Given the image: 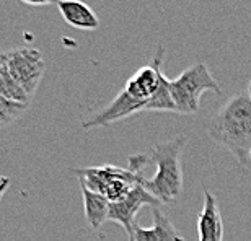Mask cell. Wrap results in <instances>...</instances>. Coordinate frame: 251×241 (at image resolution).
I'll use <instances>...</instances> for the list:
<instances>
[{
    "mask_svg": "<svg viewBox=\"0 0 251 241\" xmlns=\"http://www.w3.org/2000/svg\"><path fill=\"white\" fill-rule=\"evenodd\" d=\"M207 135L237 157L242 167L251 163V99L238 93L228 99L207 124Z\"/></svg>",
    "mask_w": 251,
    "mask_h": 241,
    "instance_id": "cell-1",
    "label": "cell"
},
{
    "mask_svg": "<svg viewBox=\"0 0 251 241\" xmlns=\"http://www.w3.org/2000/svg\"><path fill=\"white\" fill-rule=\"evenodd\" d=\"M150 162L147 153H137L129 157V168H119L114 165L103 167L75 168L80 183L85 184L90 191L104 195L109 202H119L132 191L137 184H144V168Z\"/></svg>",
    "mask_w": 251,
    "mask_h": 241,
    "instance_id": "cell-2",
    "label": "cell"
},
{
    "mask_svg": "<svg viewBox=\"0 0 251 241\" xmlns=\"http://www.w3.org/2000/svg\"><path fill=\"white\" fill-rule=\"evenodd\" d=\"M188 144V137L179 134L176 137L153 145L147 153L150 162L157 165L152 179H145V189L160 204H173L183 193V168L181 155Z\"/></svg>",
    "mask_w": 251,
    "mask_h": 241,
    "instance_id": "cell-3",
    "label": "cell"
},
{
    "mask_svg": "<svg viewBox=\"0 0 251 241\" xmlns=\"http://www.w3.org/2000/svg\"><path fill=\"white\" fill-rule=\"evenodd\" d=\"M172 96L179 114H196L201 106V96L204 92H214L222 95V88L212 77L207 64L194 62L181 75L170 80Z\"/></svg>",
    "mask_w": 251,
    "mask_h": 241,
    "instance_id": "cell-4",
    "label": "cell"
},
{
    "mask_svg": "<svg viewBox=\"0 0 251 241\" xmlns=\"http://www.w3.org/2000/svg\"><path fill=\"white\" fill-rule=\"evenodd\" d=\"M5 64L15 82L29 98H33L46 70V60L43 54L34 48H18L5 52Z\"/></svg>",
    "mask_w": 251,
    "mask_h": 241,
    "instance_id": "cell-5",
    "label": "cell"
},
{
    "mask_svg": "<svg viewBox=\"0 0 251 241\" xmlns=\"http://www.w3.org/2000/svg\"><path fill=\"white\" fill-rule=\"evenodd\" d=\"M165 57V46L158 44L157 49H155V54L152 60L140 67L137 72H135L132 77H130L124 85V92L132 96L134 99H139L144 104L147 103V99L153 96V93L157 92L160 80H162L163 73H162V62Z\"/></svg>",
    "mask_w": 251,
    "mask_h": 241,
    "instance_id": "cell-6",
    "label": "cell"
},
{
    "mask_svg": "<svg viewBox=\"0 0 251 241\" xmlns=\"http://www.w3.org/2000/svg\"><path fill=\"white\" fill-rule=\"evenodd\" d=\"M144 205L160 207L162 204H160L158 200L155 199L147 189H145L144 184H137L123 200H119V202H109L108 220L121 225V227L126 230V233H127L129 240H130V237H132L134 225L137 223L135 222V215L139 214V210L142 209Z\"/></svg>",
    "mask_w": 251,
    "mask_h": 241,
    "instance_id": "cell-7",
    "label": "cell"
},
{
    "mask_svg": "<svg viewBox=\"0 0 251 241\" xmlns=\"http://www.w3.org/2000/svg\"><path fill=\"white\" fill-rule=\"evenodd\" d=\"M142 109H144L142 101L134 99L132 96H129L124 90H121L106 108L98 111L88 120H83L82 129L90 130V129H97V127H104V125H109V124L116 122V120H121V119L132 116L135 113H140Z\"/></svg>",
    "mask_w": 251,
    "mask_h": 241,
    "instance_id": "cell-8",
    "label": "cell"
},
{
    "mask_svg": "<svg viewBox=\"0 0 251 241\" xmlns=\"http://www.w3.org/2000/svg\"><path fill=\"white\" fill-rule=\"evenodd\" d=\"M199 241H222L224 222L217 197L209 189H204V205L198 217Z\"/></svg>",
    "mask_w": 251,
    "mask_h": 241,
    "instance_id": "cell-9",
    "label": "cell"
},
{
    "mask_svg": "<svg viewBox=\"0 0 251 241\" xmlns=\"http://www.w3.org/2000/svg\"><path fill=\"white\" fill-rule=\"evenodd\" d=\"M56 5L64 22L72 28L83 31H93L100 28V18L97 13L82 0H57Z\"/></svg>",
    "mask_w": 251,
    "mask_h": 241,
    "instance_id": "cell-10",
    "label": "cell"
},
{
    "mask_svg": "<svg viewBox=\"0 0 251 241\" xmlns=\"http://www.w3.org/2000/svg\"><path fill=\"white\" fill-rule=\"evenodd\" d=\"M179 238L181 237L172 223V220L160 210V207H153L152 228H144L139 223H135L132 237L129 241H178Z\"/></svg>",
    "mask_w": 251,
    "mask_h": 241,
    "instance_id": "cell-11",
    "label": "cell"
},
{
    "mask_svg": "<svg viewBox=\"0 0 251 241\" xmlns=\"http://www.w3.org/2000/svg\"><path fill=\"white\" fill-rule=\"evenodd\" d=\"M80 191L83 197V210H85V220L93 230H101L103 223L108 220L109 214V200L104 195L93 193L87 186L80 183Z\"/></svg>",
    "mask_w": 251,
    "mask_h": 241,
    "instance_id": "cell-12",
    "label": "cell"
},
{
    "mask_svg": "<svg viewBox=\"0 0 251 241\" xmlns=\"http://www.w3.org/2000/svg\"><path fill=\"white\" fill-rule=\"evenodd\" d=\"M142 111H170L176 113V106H175L173 96H172V88H170V78L163 75L160 80V85L157 92L153 93V96L147 99V103L144 104Z\"/></svg>",
    "mask_w": 251,
    "mask_h": 241,
    "instance_id": "cell-13",
    "label": "cell"
},
{
    "mask_svg": "<svg viewBox=\"0 0 251 241\" xmlns=\"http://www.w3.org/2000/svg\"><path fill=\"white\" fill-rule=\"evenodd\" d=\"M0 96L8 98L12 101H18V103H25L29 104L31 98L25 93V90L20 87V85L15 82V78L10 75L7 64H5V59L2 65H0Z\"/></svg>",
    "mask_w": 251,
    "mask_h": 241,
    "instance_id": "cell-14",
    "label": "cell"
},
{
    "mask_svg": "<svg viewBox=\"0 0 251 241\" xmlns=\"http://www.w3.org/2000/svg\"><path fill=\"white\" fill-rule=\"evenodd\" d=\"M28 109V104L12 101L8 98L0 96V129L8 127L15 120H18Z\"/></svg>",
    "mask_w": 251,
    "mask_h": 241,
    "instance_id": "cell-15",
    "label": "cell"
},
{
    "mask_svg": "<svg viewBox=\"0 0 251 241\" xmlns=\"http://www.w3.org/2000/svg\"><path fill=\"white\" fill-rule=\"evenodd\" d=\"M20 2L26 3V5H34V7H39V5H49V3H56L57 0H20Z\"/></svg>",
    "mask_w": 251,
    "mask_h": 241,
    "instance_id": "cell-16",
    "label": "cell"
},
{
    "mask_svg": "<svg viewBox=\"0 0 251 241\" xmlns=\"http://www.w3.org/2000/svg\"><path fill=\"white\" fill-rule=\"evenodd\" d=\"M247 95H248V98L251 99V80H250V83H248V88H247Z\"/></svg>",
    "mask_w": 251,
    "mask_h": 241,
    "instance_id": "cell-17",
    "label": "cell"
},
{
    "mask_svg": "<svg viewBox=\"0 0 251 241\" xmlns=\"http://www.w3.org/2000/svg\"><path fill=\"white\" fill-rule=\"evenodd\" d=\"M3 59H5V52H3V54H0V65H2V62H3Z\"/></svg>",
    "mask_w": 251,
    "mask_h": 241,
    "instance_id": "cell-18",
    "label": "cell"
},
{
    "mask_svg": "<svg viewBox=\"0 0 251 241\" xmlns=\"http://www.w3.org/2000/svg\"><path fill=\"white\" fill-rule=\"evenodd\" d=\"M178 241H184V240H183V238H179V240H178Z\"/></svg>",
    "mask_w": 251,
    "mask_h": 241,
    "instance_id": "cell-19",
    "label": "cell"
}]
</instances>
